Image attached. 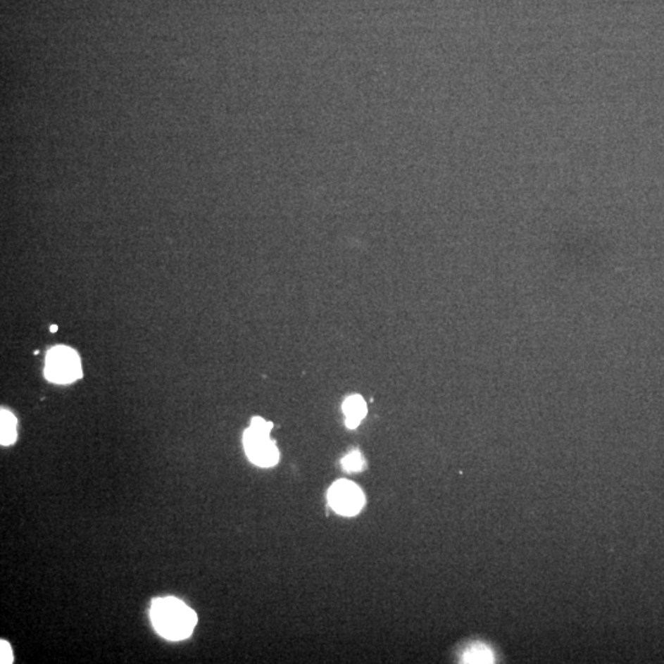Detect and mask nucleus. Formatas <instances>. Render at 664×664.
<instances>
[{
    "label": "nucleus",
    "mask_w": 664,
    "mask_h": 664,
    "mask_svg": "<svg viewBox=\"0 0 664 664\" xmlns=\"http://www.w3.org/2000/svg\"><path fill=\"white\" fill-rule=\"evenodd\" d=\"M151 624L166 640L180 641L192 635L197 615L177 598H158L151 603Z\"/></svg>",
    "instance_id": "obj_1"
},
{
    "label": "nucleus",
    "mask_w": 664,
    "mask_h": 664,
    "mask_svg": "<svg viewBox=\"0 0 664 664\" xmlns=\"http://www.w3.org/2000/svg\"><path fill=\"white\" fill-rule=\"evenodd\" d=\"M44 375L49 382L57 384L73 383L82 378L83 372L77 352L64 346L51 349L46 359Z\"/></svg>",
    "instance_id": "obj_2"
},
{
    "label": "nucleus",
    "mask_w": 664,
    "mask_h": 664,
    "mask_svg": "<svg viewBox=\"0 0 664 664\" xmlns=\"http://www.w3.org/2000/svg\"><path fill=\"white\" fill-rule=\"evenodd\" d=\"M243 441L249 459L255 465L271 468L278 463L280 453L276 444L271 441L270 433L257 431L250 427L244 433Z\"/></svg>",
    "instance_id": "obj_3"
},
{
    "label": "nucleus",
    "mask_w": 664,
    "mask_h": 664,
    "mask_svg": "<svg viewBox=\"0 0 664 664\" xmlns=\"http://www.w3.org/2000/svg\"><path fill=\"white\" fill-rule=\"evenodd\" d=\"M329 501L337 513L353 515L363 507L364 495L353 482L339 480L334 482L329 491Z\"/></svg>",
    "instance_id": "obj_4"
},
{
    "label": "nucleus",
    "mask_w": 664,
    "mask_h": 664,
    "mask_svg": "<svg viewBox=\"0 0 664 664\" xmlns=\"http://www.w3.org/2000/svg\"><path fill=\"white\" fill-rule=\"evenodd\" d=\"M342 408H344V415L347 417L346 425L351 430L357 428L361 421L367 415V405H365L363 398H361L359 395H353V396L347 399L344 401Z\"/></svg>",
    "instance_id": "obj_5"
},
{
    "label": "nucleus",
    "mask_w": 664,
    "mask_h": 664,
    "mask_svg": "<svg viewBox=\"0 0 664 664\" xmlns=\"http://www.w3.org/2000/svg\"><path fill=\"white\" fill-rule=\"evenodd\" d=\"M16 441V418L13 413L1 410L0 413V443L10 446Z\"/></svg>",
    "instance_id": "obj_6"
},
{
    "label": "nucleus",
    "mask_w": 664,
    "mask_h": 664,
    "mask_svg": "<svg viewBox=\"0 0 664 664\" xmlns=\"http://www.w3.org/2000/svg\"><path fill=\"white\" fill-rule=\"evenodd\" d=\"M463 658L465 663H490L494 660V656L485 646L477 645L466 651Z\"/></svg>",
    "instance_id": "obj_7"
},
{
    "label": "nucleus",
    "mask_w": 664,
    "mask_h": 664,
    "mask_svg": "<svg viewBox=\"0 0 664 664\" xmlns=\"http://www.w3.org/2000/svg\"><path fill=\"white\" fill-rule=\"evenodd\" d=\"M363 458L361 456L359 451L349 453V456H344L342 459V466L344 470L359 471L363 468Z\"/></svg>",
    "instance_id": "obj_8"
},
{
    "label": "nucleus",
    "mask_w": 664,
    "mask_h": 664,
    "mask_svg": "<svg viewBox=\"0 0 664 664\" xmlns=\"http://www.w3.org/2000/svg\"><path fill=\"white\" fill-rule=\"evenodd\" d=\"M14 662V656L9 644L6 641H0V663L10 664Z\"/></svg>",
    "instance_id": "obj_9"
},
{
    "label": "nucleus",
    "mask_w": 664,
    "mask_h": 664,
    "mask_svg": "<svg viewBox=\"0 0 664 664\" xmlns=\"http://www.w3.org/2000/svg\"><path fill=\"white\" fill-rule=\"evenodd\" d=\"M272 427H273V425H272L271 422L265 421L261 417H253V418H252L251 428H253V430L265 432V433H270Z\"/></svg>",
    "instance_id": "obj_10"
},
{
    "label": "nucleus",
    "mask_w": 664,
    "mask_h": 664,
    "mask_svg": "<svg viewBox=\"0 0 664 664\" xmlns=\"http://www.w3.org/2000/svg\"><path fill=\"white\" fill-rule=\"evenodd\" d=\"M57 330H58V327H57V326H51V331H52V332H56Z\"/></svg>",
    "instance_id": "obj_11"
}]
</instances>
